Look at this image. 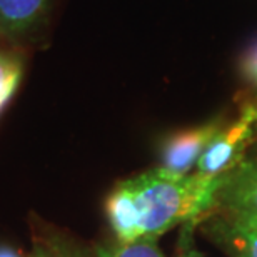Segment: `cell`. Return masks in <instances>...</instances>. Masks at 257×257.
<instances>
[{
	"label": "cell",
	"instance_id": "13",
	"mask_svg": "<svg viewBox=\"0 0 257 257\" xmlns=\"http://www.w3.org/2000/svg\"><path fill=\"white\" fill-rule=\"evenodd\" d=\"M0 257H25V255L22 252H19L15 247H12V245L0 244Z\"/></svg>",
	"mask_w": 257,
	"mask_h": 257
},
{
	"label": "cell",
	"instance_id": "4",
	"mask_svg": "<svg viewBox=\"0 0 257 257\" xmlns=\"http://www.w3.org/2000/svg\"><path fill=\"white\" fill-rule=\"evenodd\" d=\"M209 212L257 227V151L250 149L237 167L217 179Z\"/></svg>",
	"mask_w": 257,
	"mask_h": 257
},
{
	"label": "cell",
	"instance_id": "8",
	"mask_svg": "<svg viewBox=\"0 0 257 257\" xmlns=\"http://www.w3.org/2000/svg\"><path fill=\"white\" fill-rule=\"evenodd\" d=\"M95 257H166L159 249L157 239L142 237L132 242H110L99 244L94 250Z\"/></svg>",
	"mask_w": 257,
	"mask_h": 257
},
{
	"label": "cell",
	"instance_id": "5",
	"mask_svg": "<svg viewBox=\"0 0 257 257\" xmlns=\"http://www.w3.org/2000/svg\"><path fill=\"white\" fill-rule=\"evenodd\" d=\"M224 124L222 117H215L200 125L182 128L167 136L161 144L157 167L176 176L192 174L200 156Z\"/></svg>",
	"mask_w": 257,
	"mask_h": 257
},
{
	"label": "cell",
	"instance_id": "10",
	"mask_svg": "<svg viewBox=\"0 0 257 257\" xmlns=\"http://www.w3.org/2000/svg\"><path fill=\"white\" fill-rule=\"evenodd\" d=\"M240 72L245 82L250 85H254L257 89V42L252 44L245 50L242 55V62H240Z\"/></svg>",
	"mask_w": 257,
	"mask_h": 257
},
{
	"label": "cell",
	"instance_id": "14",
	"mask_svg": "<svg viewBox=\"0 0 257 257\" xmlns=\"http://www.w3.org/2000/svg\"><path fill=\"white\" fill-rule=\"evenodd\" d=\"M0 45H10V44H7V40H5L2 30H0Z\"/></svg>",
	"mask_w": 257,
	"mask_h": 257
},
{
	"label": "cell",
	"instance_id": "9",
	"mask_svg": "<svg viewBox=\"0 0 257 257\" xmlns=\"http://www.w3.org/2000/svg\"><path fill=\"white\" fill-rule=\"evenodd\" d=\"M42 240L49 245L50 252H52L54 257H95V255H87L80 247H77L75 244H72L70 240L60 237V235L42 237Z\"/></svg>",
	"mask_w": 257,
	"mask_h": 257
},
{
	"label": "cell",
	"instance_id": "15",
	"mask_svg": "<svg viewBox=\"0 0 257 257\" xmlns=\"http://www.w3.org/2000/svg\"><path fill=\"white\" fill-rule=\"evenodd\" d=\"M254 100H255V105H257V95L254 97Z\"/></svg>",
	"mask_w": 257,
	"mask_h": 257
},
{
	"label": "cell",
	"instance_id": "6",
	"mask_svg": "<svg viewBox=\"0 0 257 257\" xmlns=\"http://www.w3.org/2000/svg\"><path fill=\"white\" fill-rule=\"evenodd\" d=\"M199 225L205 237L229 257H257V227L234 222L217 212L205 214Z\"/></svg>",
	"mask_w": 257,
	"mask_h": 257
},
{
	"label": "cell",
	"instance_id": "7",
	"mask_svg": "<svg viewBox=\"0 0 257 257\" xmlns=\"http://www.w3.org/2000/svg\"><path fill=\"white\" fill-rule=\"evenodd\" d=\"M25 72V50L14 45H0V115L7 109Z\"/></svg>",
	"mask_w": 257,
	"mask_h": 257
},
{
	"label": "cell",
	"instance_id": "11",
	"mask_svg": "<svg viewBox=\"0 0 257 257\" xmlns=\"http://www.w3.org/2000/svg\"><path fill=\"white\" fill-rule=\"evenodd\" d=\"M195 225L186 224L182 229L181 235V245H179V254L177 257H202V254L194 247V240H192V232H194Z\"/></svg>",
	"mask_w": 257,
	"mask_h": 257
},
{
	"label": "cell",
	"instance_id": "1",
	"mask_svg": "<svg viewBox=\"0 0 257 257\" xmlns=\"http://www.w3.org/2000/svg\"><path fill=\"white\" fill-rule=\"evenodd\" d=\"M217 181L176 176L161 167L119 182L105 200V214L115 240L159 239L176 225H199L210 210Z\"/></svg>",
	"mask_w": 257,
	"mask_h": 257
},
{
	"label": "cell",
	"instance_id": "2",
	"mask_svg": "<svg viewBox=\"0 0 257 257\" xmlns=\"http://www.w3.org/2000/svg\"><path fill=\"white\" fill-rule=\"evenodd\" d=\"M257 142V105L245 99L232 122H225L200 156L194 172L217 181L237 167Z\"/></svg>",
	"mask_w": 257,
	"mask_h": 257
},
{
	"label": "cell",
	"instance_id": "12",
	"mask_svg": "<svg viewBox=\"0 0 257 257\" xmlns=\"http://www.w3.org/2000/svg\"><path fill=\"white\" fill-rule=\"evenodd\" d=\"M29 257H54V255H52V252H50L49 245L45 244L42 239H37V240H35V244H34L32 252H30Z\"/></svg>",
	"mask_w": 257,
	"mask_h": 257
},
{
	"label": "cell",
	"instance_id": "3",
	"mask_svg": "<svg viewBox=\"0 0 257 257\" xmlns=\"http://www.w3.org/2000/svg\"><path fill=\"white\" fill-rule=\"evenodd\" d=\"M62 0H0V30L7 44L27 52L49 44Z\"/></svg>",
	"mask_w": 257,
	"mask_h": 257
}]
</instances>
